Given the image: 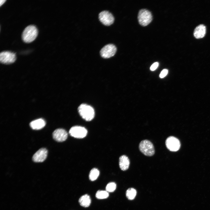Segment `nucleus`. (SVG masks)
I'll return each instance as SVG.
<instances>
[{
    "label": "nucleus",
    "instance_id": "nucleus-1",
    "mask_svg": "<svg viewBox=\"0 0 210 210\" xmlns=\"http://www.w3.org/2000/svg\"><path fill=\"white\" fill-rule=\"evenodd\" d=\"M38 34V30L34 25L27 26L23 30L22 34V39L26 43H30L36 38Z\"/></svg>",
    "mask_w": 210,
    "mask_h": 210
},
{
    "label": "nucleus",
    "instance_id": "nucleus-2",
    "mask_svg": "<svg viewBox=\"0 0 210 210\" xmlns=\"http://www.w3.org/2000/svg\"><path fill=\"white\" fill-rule=\"evenodd\" d=\"M78 110L81 116L87 121H90L94 118L95 113L91 106L86 104H82L79 106Z\"/></svg>",
    "mask_w": 210,
    "mask_h": 210
},
{
    "label": "nucleus",
    "instance_id": "nucleus-3",
    "mask_svg": "<svg viewBox=\"0 0 210 210\" xmlns=\"http://www.w3.org/2000/svg\"><path fill=\"white\" fill-rule=\"evenodd\" d=\"M139 148L140 151L146 156H151L155 153L153 144L148 140L142 141L139 144Z\"/></svg>",
    "mask_w": 210,
    "mask_h": 210
},
{
    "label": "nucleus",
    "instance_id": "nucleus-4",
    "mask_svg": "<svg viewBox=\"0 0 210 210\" xmlns=\"http://www.w3.org/2000/svg\"><path fill=\"white\" fill-rule=\"evenodd\" d=\"M138 19L139 24L141 26H145L151 22L153 17L149 11L146 9H141L139 12Z\"/></svg>",
    "mask_w": 210,
    "mask_h": 210
},
{
    "label": "nucleus",
    "instance_id": "nucleus-5",
    "mask_svg": "<svg viewBox=\"0 0 210 210\" xmlns=\"http://www.w3.org/2000/svg\"><path fill=\"white\" fill-rule=\"evenodd\" d=\"M117 50L116 46L113 44H108L103 47L100 51L101 56L105 58H110L113 56Z\"/></svg>",
    "mask_w": 210,
    "mask_h": 210
},
{
    "label": "nucleus",
    "instance_id": "nucleus-6",
    "mask_svg": "<svg viewBox=\"0 0 210 210\" xmlns=\"http://www.w3.org/2000/svg\"><path fill=\"white\" fill-rule=\"evenodd\" d=\"M16 60L15 54L9 51H4L0 53V62L4 64H9L14 62Z\"/></svg>",
    "mask_w": 210,
    "mask_h": 210
},
{
    "label": "nucleus",
    "instance_id": "nucleus-7",
    "mask_svg": "<svg viewBox=\"0 0 210 210\" xmlns=\"http://www.w3.org/2000/svg\"><path fill=\"white\" fill-rule=\"evenodd\" d=\"M87 132V130L85 127L78 126L72 127L69 132L71 136L79 139L85 137L86 136Z\"/></svg>",
    "mask_w": 210,
    "mask_h": 210
},
{
    "label": "nucleus",
    "instance_id": "nucleus-8",
    "mask_svg": "<svg viewBox=\"0 0 210 210\" xmlns=\"http://www.w3.org/2000/svg\"><path fill=\"white\" fill-rule=\"evenodd\" d=\"M99 18L103 24L106 25H110L114 20V18L112 14L106 10H103L99 13Z\"/></svg>",
    "mask_w": 210,
    "mask_h": 210
},
{
    "label": "nucleus",
    "instance_id": "nucleus-9",
    "mask_svg": "<svg viewBox=\"0 0 210 210\" xmlns=\"http://www.w3.org/2000/svg\"><path fill=\"white\" fill-rule=\"evenodd\" d=\"M165 144L168 149L172 151H177L180 147V143L179 140L177 138L173 136H169L167 139Z\"/></svg>",
    "mask_w": 210,
    "mask_h": 210
},
{
    "label": "nucleus",
    "instance_id": "nucleus-10",
    "mask_svg": "<svg viewBox=\"0 0 210 210\" xmlns=\"http://www.w3.org/2000/svg\"><path fill=\"white\" fill-rule=\"evenodd\" d=\"M68 136V134L64 129L59 128L55 130L52 133V137L55 141L62 142L66 140Z\"/></svg>",
    "mask_w": 210,
    "mask_h": 210
},
{
    "label": "nucleus",
    "instance_id": "nucleus-11",
    "mask_svg": "<svg viewBox=\"0 0 210 210\" xmlns=\"http://www.w3.org/2000/svg\"><path fill=\"white\" fill-rule=\"evenodd\" d=\"M47 154L48 151L46 148H41L34 155L32 160L35 162H42L46 159Z\"/></svg>",
    "mask_w": 210,
    "mask_h": 210
},
{
    "label": "nucleus",
    "instance_id": "nucleus-12",
    "mask_svg": "<svg viewBox=\"0 0 210 210\" xmlns=\"http://www.w3.org/2000/svg\"><path fill=\"white\" fill-rule=\"evenodd\" d=\"M206 32L205 26L204 24H201L197 26L195 29L194 32V35L197 38H201L204 36Z\"/></svg>",
    "mask_w": 210,
    "mask_h": 210
},
{
    "label": "nucleus",
    "instance_id": "nucleus-13",
    "mask_svg": "<svg viewBox=\"0 0 210 210\" xmlns=\"http://www.w3.org/2000/svg\"><path fill=\"white\" fill-rule=\"evenodd\" d=\"M130 161L128 157L125 155L120 156L119 159V165L123 171L127 170L129 167Z\"/></svg>",
    "mask_w": 210,
    "mask_h": 210
},
{
    "label": "nucleus",
    "instance_id": "nucleus-14",
    "mask_svg": "<svg viewBox=\"0 0 210 210\" xmlns=\"http://www.w3.org/2000/svg\"><path fill=\"white\" fill-rule=\"evenodd\" d=\"M46 124V122L43 119L40 118L32 121L30 123V126L33 130H39L43 128Z\"/></svg>",
    "mask_w": 210,
    "mask_h": 210
},
{
    "label": "nucleus",
    "instance_id": "nucleus-15",
    "mask_svg": "<svg viewBox=\"0 0 210 210\" xmlns=\"http://www.w3.org/2000/svg\"><path fill=\"white\" fill-rule=\"evenodd\" d=\"M79 203L82 206L87 207L90 204L91 200L90 196L87 194L82 196L79 199Z\"/></svg>",
    "mask_w": 210,
    "mask_h": 210
},
{
    "label": "nucleus",
    "instance_id": "nucleus-16",
    "mask_svg": "<svg viewBox=\"0 0 210 210\" xmlns=\"http://www.w3.org/2000/svg\"><path fill=\"white\" fill-rule=\"evenodd\" d=\"M136 194V190L133 188L128 189L126 192V196L128 199L130 200H133Z\"/></svg>",
    "mask_w": 210,
    "mask_h": 210
},
{
    "label": "nucleus",
    "instance_id": "nucleus-17",
    "mask_svg": "<svg viewBox=\"0 0 210 210\" xmlns=\"http://www.w3.org/2000/svg\"><path fill=\"white\" fill-rule=\"evenodd\" d=\"M99 174V170L95 168L92 169L90 171L89 178L90 179L93 181L96 180L98 177Z\"/></svg>",
    "mask_w": 210,
    "mask_h": 210
},
{
    "label": "nucleus",
    "instance_id": "nucleus-18",
    "mask_svg": "<svg viewBox=\"0 0 210 210\" xmlns=\"http://www.w3.org/2000/svg\"><path fill=\"white\" fill-rule=\"evenodd\" d=\"M109 196L108 192L106 191L98 190L96 193V197L98 199H104L107 198Z\"/></svg>",
    "mask_w": 210,
    "mask_h": 210
},
{
    "label": "nucleus",
    "instance_id": "nucleus-19",
    "mask_svg": "<svg viewBox=\"0 0 210 210\" xmlns=\"http://www.w3.org/2000/svg\"><path fill=\"white\" fill-rule=\"evenodd\" d=\"M116 184L114 182H111L107 184L106 187V190L108 192H113L116 189Z\"/></svg>",
    "mask_w": 210,
    "mask_h": 210
},
{
    "label": "nucleus",
    "instance_id": "nucleus-20",
    "mask_svg": "<svg viewBox=\"0 0 210 210\" xmlns=\"http://www.w3.org/2000/svg\"><path fill=\"white\" fill-rule=\"evenodd\" d=\"M168 73V70L167 69H164L161 72L160 77L161 78H162L165 76Z\"/></svg>",
    "mask_w": 210,
    "mask_h": 210
},
{
    "label": "nucleus",
    "instance_id": "nucleus-21",
    "mask_svg": "<svg viewBox=\"0 0 210 210\" xmlns=\"http://www.w3.org/2000/svg\"><path fill=\"white\" fill-rule=\"evenodd\" d=\"M158 65L159 63L158 62L154 63L150 67V70L152 71L155 70L158 67Z\"/></svg>",
    "mask_w": 210,
    "mask_h": 210
},
{
    "label": "nucleus",
    "instance_id": "nucleus-22",
    "mask_svg": "<svg viewBox=\"0 0 210 210\" xmlns=\"http://www.w3.org/2000/svg\"><path fill=\"white\" fill-rule=\"evenodd\" d=\"M6 1L5 0H0V5L1 6Z\"/></svg>",
    "mask_w": 210,
    "mask_h": 210
}]
</instances>
